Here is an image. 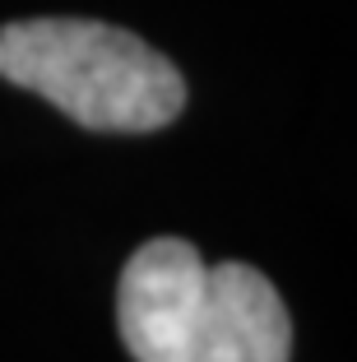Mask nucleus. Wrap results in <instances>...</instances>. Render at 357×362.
I'll return each mask as SVG.
<instances>
[{
    "label": "nucleus",
    "instance_id": "f03ea898",
    "mask_svg": "<svg viewBox=\"0 0 357 362\" xmlns=\"http://www.w3.org/2000/svg\"><path fill=\"white\" fill-rule=\"evenodd\" d=\"M0 79L33 88L84 130L144 135L186 107V79L130 28L98 19H19L0 28Z\"/></svg>",
    "mask_w": 357,
    "mask_h": 362
},
{
    "label": "nucleus",
    "instance_id": "f257e3e1",
    "mask_svg": "<svg viewBox=\"0 0 357 362\" xmlns=\"http://www.w3.org/2000/svg\"><path fill=\"white\" fill-rule=\"evenodd\" d=\"M116 325L135 362H288L293 320L279 288L242 260L204 265L181 237L126 260Z\"/></svg>",
    "mask_w": 357,
    "mask_h": 362
}]
</instances>
